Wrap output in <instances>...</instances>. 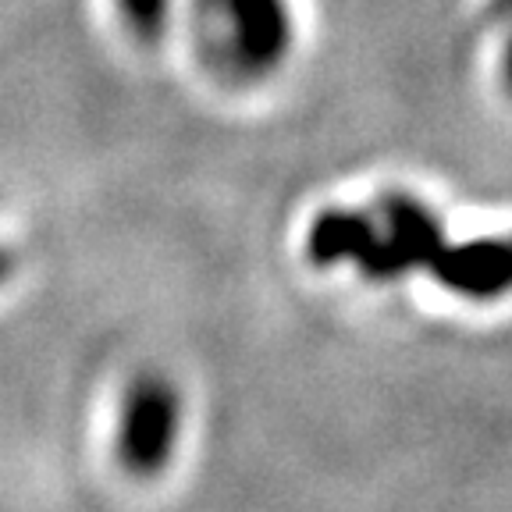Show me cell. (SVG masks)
Here are the masks:
<instances>
[{"mask_svg":"<svg viewBox=\"0 0 512 512\" xmlns=\"http://www.w3.org/2000/svg\"><path fill=\"white\" fill-rule=\"evenodd\" d=\"M207 47L235 82H264L296 47V15L288 0H203Z\"/></svg>","mask_w":512,"mask_h":512,"instance_id":"1","label":"cell"},{"mask_svg":"<svg viewBox=\"0 0 512 512\" xmlns=\"http://www.w3.org/2000/svg\"><path fill=\"white\" fill-rule=\"evenodd\" d=\"M427 271L448 296L470 299V303L505 299L512 296V235L445 242Z\"/></svg>","mask_w":512,"mask_h":512,"instance_id":"4","label":"cell"},{"mask_svg":"<svg viewBox=\"0 0 512 512\" xmlns=\"http://www.w3.org/2000/svg\"><path fill=\"white\" fill-rule=\"evenodd\" d=\"M171 4L175 0H114L125 32L139 47H157L171 29Z\"/></svg>","mask_w":512,"mask_h":512,"instance_id":"6","label":"cell"},{"mask_svg":"<svg viewBox=\"0 0 512 512\" xmlns=\"http://www.w3.org/2000/svg\"><path fill=\"white\" fill-rule=\"evenodd\" d=\"M502 4H505V8H509V11H512V0H502Z\"/></svg>","mask_w":512,"mask_h":512,"instance_id":"9","label":"cell"},{"mask_svg":"<svg viewBox=\"0 0 512 512\" xmlns=\"http://www.w3.org/2000/svg\"><path fill=\"white\" fill-rule=\"evenodd\" d=\"M11 274H15V253H11V249L0 242V288L8 285Z\"/></svg>","mask_w":512,"mask_h":512,"instance_id":"7","label":"cell"},{"mask_svg":"<svg viewBox=\"0 0 512 512\" xmlns=\"http://www.w3.org/2000/svg\"><path fill=\"white\" fill-rule=\"evenodd\" d=\"M185 431V399L175 377L143 370L125 384L114 427V459L136 480H153L178 456Z\"/></svg>","mask_w":512,"mask_h":512,"instance_id":"2","label":"cell"},{"mask_svg":"<svg viewBox=\"0 0 512 512\" xmlns=\"http://www.w3.org/2000/svg\"><path fill=\"white\" fill-rule=\"evenodd\" d=\"M306 260L320 271L331 267H356L360 274H367L370 260L377 249V217L370 210L356 207H328L320 210L306 228Z\"/></svg>","mask_w":512,"mask_h":512,"instance_id":"5","label":"cell"},{"mask_svg":"<svg viewBox=\"0 0 512 512\" xmlns=\"http://www.w3.org/2000/svg\"><path fill=\"white\" fill-rule=\"evenodd\" d=\"M502 75H505V82H509V89H512V40L505 43V54H502Z\"/></svg>","mask_w":512,"mask_h":512,"instance_id":"8","label":"cell"},{"mask_svg":"<svg viewBox=\"0 0 512 512\" xmlns=\"http://www.w3.org/2000/svg\"><path fill=\"white\" fill-rule=\"evenodd\" d=\"M377 249L363 278L374 285H392L416 271H427L448 242L445 221L427 200L413 192H388L374 210Z\"/></svg>","mask_w":512,"mask_h":512,"instance_id":"3","label":"cell"}]
</instances>
